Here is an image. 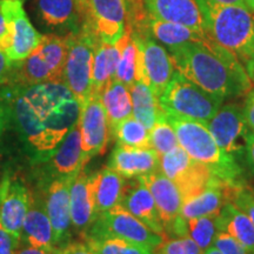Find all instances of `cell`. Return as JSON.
<instances>
[{"label":"cell","instance_id":"cell-1","mask_svg":"<svg viewBox=\"0 0 254 254\" xmlns=\"http://www.w3.org/2000/svg\"><path fill=\"white\" fill-rule=\"evenodd\" d=\"M80 112L63 81L0 85V161L28 176L52 158Z\"/></svg>","mask_w":254,"mask_h":254},{"label":"cell","instance_id":"cell-2","mask_svg":"<svg viewBox=\"0 0 254 254\" xmlns=\"http://www.w3.org/2000/svg\"><path fill=\"white\" fill-rule=\"evenodd\" d=\"M168 51L178 72L222 100L247 94L253 88L237 57L208 37Z\"/></svg>","mask_w":254,"mask_h":254},{"label":"cell","instance_id":"cell-3","mask_svg":"<svg viewBox=\"0 0 254 254\" xmlns=\"http://www.w3.org/2000/svg\"><path fill=\"white\" fill-rule=\"evenodd\" d=\"M206 37L230 51L254 79V17L246 5H200Z\"/></svg>","mask_w":254,"mask_h":254},{"label":"cell","instance_id":"cell-4","mask_svg":"<svg viewBox=\"0 0 254 254\" xmlns=\"http://www.w3.org/2000/svg\"><path fill=\"white\" fill-rule=\"evenodd\" d=\"M167 118L176 131L178 142L190 157L207 166L213 176L222 183L230 185L240 184L243 171L233 155L219 147L205 123L168 114Z\"/></svg>","mask_w":254,"mask_h":254},{"label":"cell","instance_id":"cell-5","mask_svg":"<svg viewBox=\"0 0 254 254\" xmlns=\"http://www.w3.org/2000/svg\"><path fill=\"white\" fill-rule=\"evenodd\" d=\"M68 50L67 36L51 33L23 62L13 63L7 82L34 85L41 82L63 81L64 66Z\"/></svg>","mask_w":254,"mask_h":254},{"label":"cell","instance_id":"cell-6","mask_svg":"<svg viewBox=\"0 0 254 254\" xmlns=\"http://www.w3.org/2000/svg\"><path fill=\"white\" fill-rule=\"evenodd\" d=\"M159 103L168 116L206 124L213 118L224 100L202 90L176 69L167 87L159 97Z\"/></svg>","mask_w":254,"mask_h":254},{"label":"cell","instance_id":"cell-7","mask_svg":"<svg viewBox=\"0 0 254 254\" xmlns=\"http://www.w3.org/2000/svg\"><path fill=\"white\" fill-rule=\"evenodd\" d=\"M68 50L64 66L63 82L81 106L92 95V67L95 50L101 40L93 28L84 25L80 31L67 34Z\"/></svg>","mask_w":254,"mask_h":254},{"label":"cell","instance_id":"cell-8","mask_svg":"<svg viewBox=\"0 0 254 254\" xmlns=\"http://www.w3.org/2000/svg\"><path fill=\"white\" fill-rule=\"evenodd\" d=\"M131 37L138 50L136 81L145 82L160 97L176 72L172 57L150 33H131Z\"/></svg>","mask_w":254,"mask_h":254},{"label":"cell","instance_id":"cell-9","mask_svg":"<svg viewBox=\"0 0 254 254\" xmlns=\"http://www.w3.org/2000/svg\"><path fill=\"white\" fill-rule=\"evenodd\" d=\"M100 237L119 238L139 245L151 247L153 250L160 246L165 240L163 237L154 233L144 222L136 219L122 206H117L98 215L97 220L87 233L82 237V239Z\"/></svg>","mask_w":254,"mask_h":254},{"label":"cell","instance_id":"cell-10","mask_svg":"<svg viewBox=\"0 0 254 254\" xmlns=\"http://www.w3.org/2000/svg\"><path fill=\"white\" fill-rule=\"evenodd\" d=\"M160 171L176 184L183 200L221 182L213 176L207 166L190 157L180 145L160 155Z\"/></svg>","mask_w":254,"mask_h":254},{"label":"cell","instance_id":"cell-11","mask_svg":"<svg viewBox=\"0 0 254 254\" xmlns=\"http://www.w3.org/2000/svg\"><path fill=\"white\" fill-rule=\"evenodd\" d=\"M4 172L0 180V221L20 241L23 224L30 207L31 184L18 171L5 168Z\"/></svg>","mask_w":254,"mask_h":254},{"label":"cell","instance_id":"cell-12","mask_svg":"<svg viewBox=\"0 0 254 254\" xmlns=\"http://www.w3.org/2000/svg\"><path fill=\"white\" fill-rule=\"evenodd\" d=\"M153 196L166 238L186 237V220L182 217L183 195L176 184L160 170L139 177Z\"/></svg>","mask_w":254,"mask_h":254},{"label":"cell","instance_id":"cell-13","mask_svg":"<svg viewBox=\"0 0 254 254\" xmlns=\"http://www.w3.org/2000/svg\"><path fill=\"white\" fill-rule=\"evenodd\" d=\"M72 179L55 178L45 182H30L43 190L47 214L51 220L56 249H63L72 241L73 226L69 207V186Z\"/></svg>","mask_w":254,"mask_h":254},{"label":"cell","instance_id":"cell-14","mask_svg":"<svg viewBox=\"0 0 254 254\" xmlns=\"http://www.w3.org/2000/svg\"><path fill=\"white\" fill-rule=\"evenodd\" d=\"M0 11L7 25L11 45L6 56L12 63L23 62L37 49L44 36L40 34L24 9V0H0Z\"/></svg>","mask_w":254,"mask_h":254},{"label":"cell","instance_id":"cell-15","mask_svg":"<svg viewBox=\"0 0 254 254\" xmlns=\"http://www.w3.org/2000/svg\"><path fill=\"white\" fill-rule=\"evenodd\" d=\"M81 134L78 123L72 127L52 158L28 174V182H45L55 178L73 179L85 167Z\"/></svg>","mask_w":254,"mask_h":254},{"label":"cell","instance_id":"cell-16","mask_svg":"<svg viewBox=\"0 0 254 254\" xmlns=\"http://www.w3.org/2000/svg\"><path fill=\"white\" fill-rule=\"evenodd\" d=\"M78 125L81 134L82 157L87 164L92 158L104 153L112 138L100 95H92L82 104Z\"/></svg>","mask_w":254,"mask_h":254},{"label":"cell","instance_id":"cell-17","mask_svg":"<svg viewBox=\"0 0 254 254\" xmlns=\"http://www.w3.org/2000/svg\"><path fill=\"white\" fill-rule=\"evenodd\" d=\"M86 25L105 44L114 45L126 32L125 0H84Z\"/></svg>","mask_w":254,"mask_h":254},{"label":"cell","instance_id":"cell-18","mask_svg":"<svg viewBox=\"0 0 254 254\" xmlns=\"http://www.w3.org/2000/svg\"><path fill=\"white\" fill-rule=\"evenodd\" d=\"M209 132L222 151L231 155L240 154L246 148V139L251 129L241 107L234 104L221 106L213 118L206 123Z\"/></svg>","mask_w":254,"mask_h":254},{"label":"cell","instance_id":"cell-19","mask_svg":"<svg viewBox=\"0 0 254 254\" xmlns=\"http://www.w3.org/2000/svg\"><path fill=\"white\" fill-rule=\"evenodd\" d=\"M95 179L97 172H88L82 168L72 179L69 186V207L73 232L81 238L97 220L95 211Z\"/></svg>","mask_w":254,"mask_h":254},{"label":"cell","instance_id":"cell-20","mask_svg":"<svg viewBox=\"0 0 254 254\" xmlns=\"http://www.w3.org/2000/svg\"><path fill=\"white\" fill-rule=\"evenodd\" d=\"M38 17L56 34L67 36L86 25L84 0H36Z\"/></svg>","mask_w":254,"mask_h":254},{"label":"cell","instance_id":"cell-21","mask_svg":"<svg viewBox=\"0 0 254 254\" xmlns=\"http://www.w3.org/2000/svg\"><path fill=\"white\" fill-rule=\"evenodd\" d=\"M31 189L30 207L23 224L20 243L39 249L58 250L55 245L52 225L46 211L43 190L34 184H31Z\"/></svg>","mask_w":254,"mask_h":254},{"label":"cell","instance_id":"cell-22","mask_svg":"<svg viewBox=\"0 0 254 254\" xmlns=\"http://www.w3.org/2000/svg\"><path fill=\"white\" fill-rule=\"evenodd\" d=\"M144 5L152 18L184 25L206 37L198 0H144Z\"/></svg>","mask_w":254,"mask_h":254},{"label":"cell","instance_id":"cell-23","mask_svg":"<svg viewBox=\"0 0 254 254\" xmlns=\"http://www.w3.org/2000/svg\"><path fill=\"white\" fill-rule=\"evenodd\" d=\"M107 167L112 168L125 179H135L160 170V155L152 147L138 148L117 145Z\"/></svg>","mask_w":254,"mask_h":254},{"label":"cell","instance_id":"cell-24","mask_svg":"<svg viewBox=\"0 0 254 254\" xmlns=\"http://www.w3.org/2000/svg\"><path fill=\"white\" fill-rule=\"evenodd\" d=\"M119 206H122L136 219L144 222L154 233L166 239V232L159 217L153 196L139 178H135L134 182L131 184L127 183L125 193Z\"/></svg>","mask_w":254,"mask_h":254},{"label":"cell","instance_id":"cell-25","mask_svg":"<svg viewBox=\"0 0 254 254\" xmlns=\"http://www.w3.org/2000/svg\"><path fill=\"white\" fill-rule=\"evenodd\" d=\"M228 186L230 184L215 183L185 199L182 207V217L193 219L220 213L222 206L228 202Z\"/></svg>","mask_w":254,"mask_h":254},{"label":"cell","instance_id":"cell-26","mask_svg":"<svg viewBox=\"0 0 254 254\" xmlns=\"http://www.w3.org/2000/svg\"><path fill=\"white\" fill-rule=\"evenodd\" d=\"M127 186V179L110 167L97 172L95 179V211L99 215L120 205Z\"/></svg>","mask_w":254,"mask_h":254},{"label":"cell","instance_id":"cell-27","mask_svg":"<svg viewBox=\"0 0 254 254\" xmlns=\"http://www.w3.org/2000/svg\"><path fill=\"white\" fill-rule=\"evenodd\" d=\"M122 52L120 41L114 45L101 43L95 50L92 67V95H101L105 88L116 78ZM91 95V97H92Z\"/></svg>","mask_w":254,"mask_h":254},{"label":"cell","instance_id":"cell-28","mask_svg":"<svg viewBox=\"0 0 254 254\" xmlns=\"http://www.w3.org/2000/svg\"><path fill=\"white\" fill-rule=\"evenodd\" d=\"M105 111H106L107 122L111 136L119 123L125 120L133 114L132 98L129 93V87L118 80H112L107 85L103 93H101Z\"/></svg>","mask_w":254,"mask_h":254},{"label":"cell","instance_id":"cell-29","mask_svg":"<svg viewBox=\"0 0 254 254\" xmlns=\"http://www.w3.org/2000/svg\"><path fill=\"white\" fill-rule=\"evenodd\" d=\"M219 215L221 232L236 238L250 254H254V225L250 218L230 201L222 206Z\"/></svg>","mask_w":254,"mask_h":254},{"label":"cell","instance_id":"cell-30","mask_svg":"<svg viewBox=\"0 0 254 254\" xmlns=\"http://www.w3.org/2000/svg\"><path fill=\"white\" fill-rule=\"evenodd\" d=\"M129 93L132 98V116L144 124L148 131H151L159 114L163 112L159 103V97L148 85L142 81H135L129 87Z\"/></svg>","mask_w":254,"mask_h":254},{"label":"cell","instance_id":"cell-31","mask_svg":"<svg viewBox=\"0 0 254 254\" xmlns=\"http://www.w3.org/2000/svg\"><path fill=\"white\" fill-rule=\"evenodd\" d=\"M147 26L150 36L153 37L155 40L160 41L168 50L176 49V47L190 43V41L201 40L206 38L184 25L159 20V19L152 18L151 15L148 18Z\"/></svg>","mask_w":254,"mask_h":254},{"label":"cell","instance_id":"cell-32","mask_svg":"<svg viewBox=\"0 0 254 254\" xmlns=\"http://www.w3.org/2000/svg\"><path fill=\"white\" fill-rule=\"evenodd\" d=\"M185 220L187 236L194 240L202 251H206L213 245L215 237L221 232L219 213Z\"/></svg>","mask_w":254,"mask_h":254},{"label":"cell","instance_id":"cell-33","mask_svg":"<svg viewBox=\"0 0 254 254\" xmlns=\"http://www.w3.org/2000/svg\"><path fill=\"white\" fill-rule=\"evenodd\" d=\"M112 136L116 138L117 145L138 148L151 147L150 131L133 116L119 123L114 128Z\"/></svg>","mask_w":254,"mask_h":254},{"label":"cell","instance_id":"cell-34","mask_svg":"<svg viewBox=\"0 0 254 254\" xmlns=\"http://www.w3.org/2000/svg\"><path fill=\"white\" fill-rule=\"evenodd\" d=\"M119 41L120 45H122V52H120V58L114 80H118L125 84L127 87H131L136 81L135 77L138 50H136L134 40L132 39L131 33L127 30Z\"/></svg>","mask_w":254,"mask_h":254},{"label":"cell","instance_id":"cell-35","mask_svg":"<svg viewBox=\"0 0 254 254\" xmlns=\"http://www.w3.org/2000/svg\"><path fill=\"white\" fill-rule=\"evenodd\" d=\"M84 241L97 254H155V250L151 247L119 238H86Z\"/></svg>","mask_w":254,"mask_h":254},{"label":"cell","instance_id":"cell-36","mask_svg":"<svg viewBox=\"0 0 254 254\" xmlns=\"http://www.w3.org/2000/svg\"><path fill=\"white\" fill-rule=\"evenodd\" d=\"M150 144L153 150L157 151L159 155H163L172 151L179 146L178 138L173 126L171 125L167 114L161 112L159 114L157 122L150 131Z\"/></svg>","mask_w":254,"mask_h":254},{"label":"cell","instance_id":"cell-37","mask_svg":"<svg viewBox=\"0 0 254 254\" xmlns=\"http://www.w3.org/2000/svg\"><path fill=\"white\" fill-rule=\"evenodd\" d=\"M155 254H204L194 240L189 236L170 238L155 249Z\"/></svg>","mask_w":254,"mask_h":254},{"label":"cell","instance_id":"cell-38","mask_svg":"<svg viewBox=\"0 0 254 254\" xmlns=\"http://www.w3.org/2000/svg\"><path fill=\"white\" fill-rule=\"evenodd\" d=\"M230 202L244 212L254 225V194L249 186L243 183L232 186Z\"/></svg>","mask_w":254,"mask_h":254},{"label":"cell","instance_id":"cell-39","mask_svg":"<svg viewBox=\"0 0 254 254\" xmlns=\"http://www.w3.org/2000/svg\"><path fill=\"white\" fill-rule=\"evenodd\" d=\"M213 246L222 254H250L245 247L226 232H220L213 241Z\"/></svg>","mask_w":254,"mask_h":254},{"label":"cell","instance_id":"cell-40","mask_svg":"<svg viewBox=\"0 0 254 254\" xmlns=\"http://www.w3.org/2000/svg\"><path fill=\"white\" fill-rule=\"evenodd\" d=\"M20 241L15 239L0 221V254H15Z\"/></svg>","mask_w":254,"mask_h":254},{"label":"cell","instance_id":"cell-41","mask_svg":"<svg viewBox=\"0 0 254 254\" xmlns=\"http://www.w3.org/2000/svg\"><path fill=\"white\" fill-rule=\"evenodd\" d=\"M60 254H97L85 241L72 240L67 245L59 250Z\"/></svg>","mask_w":254,"mask_h":254},{"label":"cell","instance_id":"cell-42","mask_svg":"<svg viewBox=\"0 0 254 254\" xmlns=\"http://www.w3.org/2000/svg\"><path fill=\"white\" fill-rule=\"evenodd\" d=\"M243 111L247 126H249L251 131L254 132V88H252V90L247 93Z\"/></svg>","mask_w":254,"mask_h":254},{"label":"cell","instance_id":"cell-43","mask_svg":"<svg viewBox=\"0 0 254 254\" xmlns=\"http://www.w3.org/2000/svg\"><path fill=\"white\" fill-rule=\"evenodd\" d=\"M12 69H13V63L7 58L4 51L0 50V85L6 84L9 80Z\"/></svg>","mask_w":254,"mask_h":254},{"label":"cell","instance_id":"cell-44","mask_svg":"<svg viewBox=\"0 0 254 254\" xmlns=\"http://www.w3.org/2000/svg\"><path fill=\"white\" fill-rule=\"evenodd\" d=\"M9 45H11V38H9L8 28L7 25H6L4 15H2L1 11H0V50L4 51L6 53Z\"/></svg>","mask_w":254,"mask_h":254},{"label":"cell","instance_id":"cell-45","mask_svg":"<svg viewBox=\"0 0 254 254\" xmlns=\"http://www.w3.org/2000/svg\"><path fill=\"white\" fill-rule=\"evenodd\" d=\"M15 254H60L59 250H45L20 243Z\"/></svg>","mask_w":254,"mask_h":254},{"label":"cell","instance_id":"cell-46","mask_svg":"<svg viewBox=\"0 0 254 254\" xmlns=\"http://www.w3.org/2000/svg\"><path fill=\"white\" fill-rule=\"evenodd\" d=\"M245 152L247 164H249V167L252 171V173H254V132L252 131H250L249 134H247Z\"/></svg>","mask_w":254,"mask_h":254},{"label":"cell","instance_id":"cell-47","mask_svg":"<svg viewBox=\"0 0 254 254\" xmlns=\"http://www.w3.org/2000/svg\"><path fill=\"white\" fill-rule=\"evenodd\" d=\"M199 5H245V0H198Z\"/></svg>","mask_w":254,"mask_h":254},{"label":"cell","instance_id":"cell-48","mask_svg":"<svg viewBox=\"0 0 254 254\" xmlns=\"http://www.w3.org/2000/svg\"><path fill=\"white\" fill-rule=\"evenodd\" d=\"M204 254H222V253L217 249V247L212 245L211 247H208L207 250L204 251Z\"/></svg>","mask_w":254,"mask_h":254},{"label":"cell","instance_id":"cell-49","mask_svg":"<svg viewBox=\"0 0 254 254\" xmlns=\"http://www.w3.org/2000/svg\"><path fill=\"white\" fill-rule=\"evenodd\" d=\"M245 5L252 13H254V0H245Z\"/></svg>","mask_w":254,"mask_h":254},{"label":"cell","instance_id":"cell-50","mask_svg":"<svg viewBox=\"0 0 254 254\" xmlns=\"http://www.w3.org/2000/svg\"><path fill=\"white\" fill-rule=\"evenodd\" d=\"M135 1H139V0H125L126 4H131V2H135Z\"/></svg>","mask_w":254,"mask_h":254},{"label":"cell","instance_id":"cell-51","mask_svg":"<svg viewBox=\"0 0 254 254\" xmlns=\"http://www.w3.org/2000/svg\"><path fill=\"white\" fill-rule=\"evenodd\" d=\"M249 187H250V190H252V193L254 194V186H249Z\"/></svg>","mask_w":254,"mask_h":254},{"label":"cell","instance_id":"cell-52","mask_svg":"<svg viewBox=\"0 0 254 254\" xmlns=\"http://www.w3.org/2000/svg\"><path fill=\"white\" fill-rule=\"evenodd\" d=\"M253 84H254V79H253Z\"/></svg>","mask_w":254,"mask_h":254}]
</instances>
